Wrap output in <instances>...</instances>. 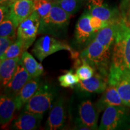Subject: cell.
Masks as SVG:
<instances>
[{"instance_id": "obj_27", "label": "cell", "mask_w": 130, "mask_h": 130, "mask_svg": "<svg viewBox=\"0 0 130 130\" xmlns=\"http://www.w3.org/2000/svg\"><path fill=\"white\" fill-rule=\"evenodd\" d=\"M34 8L40 18H43L50 12L54 6V2L50 0H34Z\"/></svg>"}, {"instance_id": "obj_7", "label": "cell", "mask_w": 130, "mask_h": 130, "mask_svg": "<svg viewBox=\"0 0 130 130\" xmlns=\"http://www.w3.org/2000/svg\"><path fill=\"white\" fill-rule=\"evenodd\" d=\"M40 19L39 14L35 11L17 28V39L22 41L26 51L35 41L39 34Z\"/></svg>"}, {"instance_id": "obj_24", "label": "cell", "mask_w": 130, "mask_h": 130, "mask_svg": "<svg viewBox=\"0 0 130 130\" xmlns=\"http://www.w3.org/2000/svg\"><path fill=\"white\" fill-rule=\"evenodd\" d=\"M54 3L69 14L72 15L80 9L82 0H56Z\"/></svg>"}, {"instance_id": "obj_18", "label": "cell", "mask_w": 130, "mask_h": 130, "mask_svg": "<svg viewBox=\"0 0 130 130\" xmlns=\"http://www.w3.org/2000/svg\"><path fill=\"white\" fill-rule=\"evenodd\" d=\"M115 105H125V104L116 87L114 86L108 85L103 92L102 96L95 104L96 108L100 113L107 107Z\"/></svg>"}, {"instance_id": "obj_20", "label": "cell", "mask_w": 130, "mask_h": 130, "mask_svg": "<svg viewBox=\"0 0 130 130\" xmlns=\"http://www.w3.org/2000/svg\"><path fill=\"white\" fill-rule=\"evenodd\" d=\"M119 21L110 24L98 31L96 32L93 40L98 42L106 48L111 49L116 38Z\"/></svg>"}, {"instance_id": "obj_12", "label": "cell", "mask_w": 130, "mask_h": 130, "mask_svg": "<svg viewBox=\"0 0 130 130\" xmlns=\"http://www.w3.org/2000/svg\"><path fill=\"white\" fill-rule=\"evenodd\" d=\"M31 78L20 59L14 76L4 87V93L14 98L25 84Z\"/></svg>"}, {"instance_id": "obj_6", "label": "cell", "mask_w": 130, "mask_h": 130, "mask_svg": "<svg viewBox=\"0 0 130 130\" xmlns=\"http://www.w3.org/2000/svg\"><path fill=\"white\" fill-rule=\"evenodd\" d=\"M54 95V92L48 86H40L35 95L24 105V110L43 115L51 107Z\"/></svg>"}, {"instance_id": "obj_17", "label": "cell", "mask_w": 130, "mask_h": 130, "mask_svg": "<svg viewBox=\"0 0 130 130\" xmlns=\"http://www.w3.org/2000/svg\"><path fill=\"white\" fill-rule=\"evenodd\" d=\"M17 107L14 98L3 94L0 98V123L1 128L7 126L13 118Z\"/></svg>"}, {"instance_id": "obj_2", "label": "cell", "mask_w": 130, "mask_h": 130, "mask_svg": "<svg viewBox=\"0 0 130 130\" xmlns=\"http://www.w3.org/2000/svg\"><path fill=\"white\" fill-rule=\"evenodd\" d=\"M79 57L90 64L96 72L108 78L110 49L106 48L98 42L93 40L81 52Z\"/></svg>"}, {"instance_id": "obj_33", "label": "cell", "mask_w": 130, "mask_h": 130, "mask_svg": "<svg viewBox=\"0 0 130 130\" xmlns=\"http://www.w3.org/2000/svg\"><path fill=\"white\" fill-rule=\"evenodd\" d=\"M16 0H0L1 5H5V6H9L10 5L12 4Z\"/></svg>"}, {"instance_id": "obj_21", "label": "cell", "mask_w": 130, "mask_h": 130, "mask_svg": "<svg viewBox=\"0 0 130 130\" xmlns=\"http://www.w3.org/2000/svg\"><path fill=\"white\" fill-rule=\"evenodd\" d=\"M21 57L4 60L0 63L1 84L4 87L12 79L15 74Z\"/></svg>"}, {"instance_id": "obj_4", "label": "cell", "mask_w": 130, "mask_h": 130, "mask_svg": "<svg viewBox=\"0 0 130 130\" xmlns=\"http://www.w3.org/2000/svg\"><path fill=\"white\" fill-rule=\"evenodd\" d=\"M61 50L69 51L74 58L77 57L75 53H74L68 44L48 35L39 37L35 42L31 51L34 56L40 61H42L47 57Z\"/></svg>"}, {"instance_id": "obj_10", "label": "cell", "mask_w": 130, "mask_h": 130, "mask_svg": "<svg viewBox=\"0 0 130 130\" xmlns=\"http://www.w3.org/2000/svg\"><path fill=\"white\" fill-rule=\"evenodd\" d=\"M35 12L34 1L32 0H16L9 6L8 18L13 22L17 28L22 21Z\"/></svg>"}, {"instance_id": "obj_25", "label": "cell", "mask_w": 130, "mask_h": 130, "mask_svg": "<svg viewBox=\"0 0 130 130\" xmlns=\"http://www.w3.org/2000/svg\"><path fill=\"white\" fill-rule=\"evenodd\" d=\"M0 24V36L9 37L14 39H17V28L10 19H5Z\"/></svg>"}, {"instance_id": "obj_1", "label": "cell", "mask_w": 130, "mask_h": 130, "mask_svg": "<svg viewBox=\"0 0 130 130\" xmlns=\"http://www.w3.org/2000/svg\"><path fill=\"white\" fill-rule=\"evenodd\" d=\"M111 65L130 70V27L121 19L113 44Z\"/></svg>"}, {"instance_id": "obj_14", "label": "cell", "mask_w": 130, "mask_h": 130, "mask_svg": "<svg viewBox=\"0 0 130 130\" xmlns=\"http://www.w3.org/2000/svg\"><path fill=\"white\" fill-rule=\"evenodd\" d=\"M98 114L96 106L91 101H84L78 107V121L90 129H98Z\"/></svg>"}, {"instance_id": "obj_19", "label": "cell", "mask_w": 130, "mask_h": 130, "mask_svg": "<svg viewBox=\"0 0 130 130\" xmlns=\"http://www.w3.org/2000/svg\"><path fill=\"white\" fill-rule=\"evenodd\" d=\"M39 77L30 79L14 97L17 110H21L40 87Z\"/></svg>"}, {"instance_id": "obj_15", "label": "cell", "mask_w": 130, "mask_h": 130, "mask_svg": "<svg viewBox=\"0 0 130 130\" xmlns=\"http://www.w3.org/2000/svg\"><path fill=\"white\" fill-rule=\"evenodd\" d=\"M108 78L102 75L98 72L90 78L86 80H80L77 84V87L83 92L91 93H100L105 90L108 87Z\"/></svg>"}, {"instance_id": "obj_5", "label": "cell", "mask_w": 130, "mask_h": 130, "mask_svg": "<svg viewBox=\"0 0 130 130\" xmlns=\"http://www.w3.org/2000/svg\"><path fill=\"white\" fill-rule=\"evenodd\" d=\"M108 85L114 86L126 107H130V70L110 65Z\"/></svg>"}, {"instance_id": "obj_9", "label": "cell", "mask_w": 130, "mask_h": 130, "mask_svg": "<svg viewBox=\"0 0 130 130\" xmlns=\"http://www.w3.org/2000/svg\"><path fill=\"white\" fill-rule=\"evenodd\" d=\"M126 105L107 107L102 115L99 129L113 130L121 125L126 116Z\"/></svg>"}, {"instance_id": "obj_11", "label": "cell", "mask_w": 130, "mask_h": 130, "mask_svg": "<svg viewBox=\"0 0 130 130\" xmlns=\"http://www.w3.org/2000/svg\"><path fill=\"white\" fill-rule=\"evenodd\" d=\"M90 14L86 11L78 20L75 31V38L79 45L89 43L93 40L96 32L90 23Z\"/></svg>"}, {"instance_id": "obj_35", "label": "cell", "mask_w": 130, "mask_h": 130, "mask_svg": "<svg viewBox=\"0 0 130 130\" xmlns=\"http://www.w3.org/2000/svg\"><path fill=\"white\" fill-rule=\"evenodd\" d=\"M50 1H51V0H50Z\"/></svg>"}, {"instance_id": "obj_28", "label": "cell", "mask_w": 130, "mask_h": 130, "mask_svg": "<svg viewBox=\"0 0 130 130\" xmlns=\"http://www.w3.org/2000/svg\"><path fill=\"white\" fill-rule=\"evenodd\" d=\"M95 71L93 68L82 59L81 66H79L76 70V74L80 80H86L90 78L95 74Z\"/></svg>"}, {"instance_id": "obj_8", "label": "cell", "mask_w": 130, "mask_h": 130, "mask_svg": "<svg viewBox=\"0 0 130 130\" xmlns=\"http://www.w3.org/2000/svg\"><path fill=\"white\" fill-rule=\"evenodd\" d=\"M87 12L109 24L119 21L121 18L116 9L109 7L103 0H87Z\"/></svg>"}, {"instance_id": "obj_26", "label": "cell", "mask_w": 130, "mask_h": 130, "mask_svg": "<svg viewBox=\"0 0 130 130\" xmlns=\"http://www.w3.org/2000/svg\"><path fill=\"white\" fill-rule=\"evenodd\" d=\"M60 85L63 87L74 88L75 86L77 85L80 79L77 74H75L72 71H67L65 74L58 77Z\"/></svg>"}, {"instance_id": "obj_34", "label": "cell", "mask_w": 130, "mask_h": 130, "mask_svg": "<svg viewBox=\"0 0 130 130\" xmlns=\"http://www.w3.org/2000/svg\"><path fill=\"white\" fill-rule=\"evenodd\" d=\"M32 1H34V0H32Z\"/></svg>"}, {"instance_id": "obj_31", "label": "cell", "mask_w": 130, "mask_h": 130, "mask_svg": "<svg viewBox=\"0 0 130 130\" xmlns=\"http://www.w3.org/2000/svg\"><path fill=\"white\" fill-rule=\"evenodd\" d=\"M16 39L9 37H0V57H2Z\"/></svg>"}, {"instance_id": "obj_22", "label": "cell", "mask_w": 130, "mask_h": 130, "mask_svg": "<svg viewBox=\"0 0 130 130\" xmlns=\"http://www.w3.org/2000/svg\"><path fill=\"white\" fill-rule=\"evenodd\" d=\"M21 60L32 78L39 77L43 72V68L41 63L37 62L34 57L27 51L22 54Z\"/></svg>"}, {"instance_id": "obj_23", "label": "cell", "mask_w": 130, "mask_h": 130, "mask_svg": "<svg viewBox=\"0 0 130 130\" xmlns=\"http://www.w3.org/2000/svg\"><path fill=\"white\" fill-rule=\"evenodd\" d=\"M25 51V47L22 41H21L18 39H16L15 41L7 49L4 55L2 57H0V60L3 61L9 58L21 57Z\"/></svg>"}, {"instance_id": "obj_29", "label": "cell", "mask_w": 130, "mask_h": 130, "mask_svg": "<svg viewBox=\"0 0 130 130\" xmlns=\"http://www.w3.org/2000/svg\"><path fill=\"white\" fill-rule=\"evenodd\" d=\"M121 18L130 27V0H124L121 7Z\"/></svg>"}, {"instance_id": "obj_3", "label": "cell", "mask_w": 130, "mask_h": 130, "mask_svg": "<svg viewBox=\"0 0 130 130\" xmlns=\"http://www.w3.org/2000/svg\"><path fill=\"white\" fill-rule=\"evenodd\" d=\"M71 16L54 3L53 7L48 14L40 19L39 35H60L67 28Z\"/></svg>"}, {"instance_id": "obj_32", "label": "cell", "mask_w": 130, "mask_h": 130, "mask_svg": "<svg viewBox=\"0 0 130 130\" xmlns=\"http://www.w3.org/2000/svg\"><path fill=\"white\" fill-rule=\"evenodd\" d=\"M9 14V6L1 5L0 7V23L8 18Z\"/></svg>"}, {"instance_id": "obj_13", "label": "cell", "mask_w": 130, "mask_h": 130, "mask_svg": "<svg viewBox=\"0 0 130 130\" xmlns=\"http://www.w3.org/2000/svg\"><path fill=\"white\" fill-rule=\"evenodd\" d=\"M66 113L64 100L60 98L56 101L50 111L46 122L45 129L49 130L60 129L64 127L66 123Z\"/></svg>"}, {"instance_id": "obj_30", "label": "cell", "mask_w": 130, "mask_h": 130, "mask_svg": "<svg viewBox=\"0 0 130 130\" xmlns=\"http://www.w3.org/2000/svg\"><path fill=\"white\" fill-rule=\"evenodd\" d=\"M90 25L92 26V27L96 32H97L98 31H99L110 24L108 22H105V21H102V19H100L99 18L92 15H90Z\"/></svg>"}, {"instance_id": "obj_16", "label": "cell", "mask_w": 130, "mask_h": 130, "mask_svg": "<svg viewBox=\"0 0 130 130\" xmlns=\"http://www.w3.org/2000/svg\"><path fill=\"white\" fill-rule=\"evenodd\" d=\"M43 115L24 110L12 123V128L18 130H35L38 128Z\"/></svg>"}]
</instances>
